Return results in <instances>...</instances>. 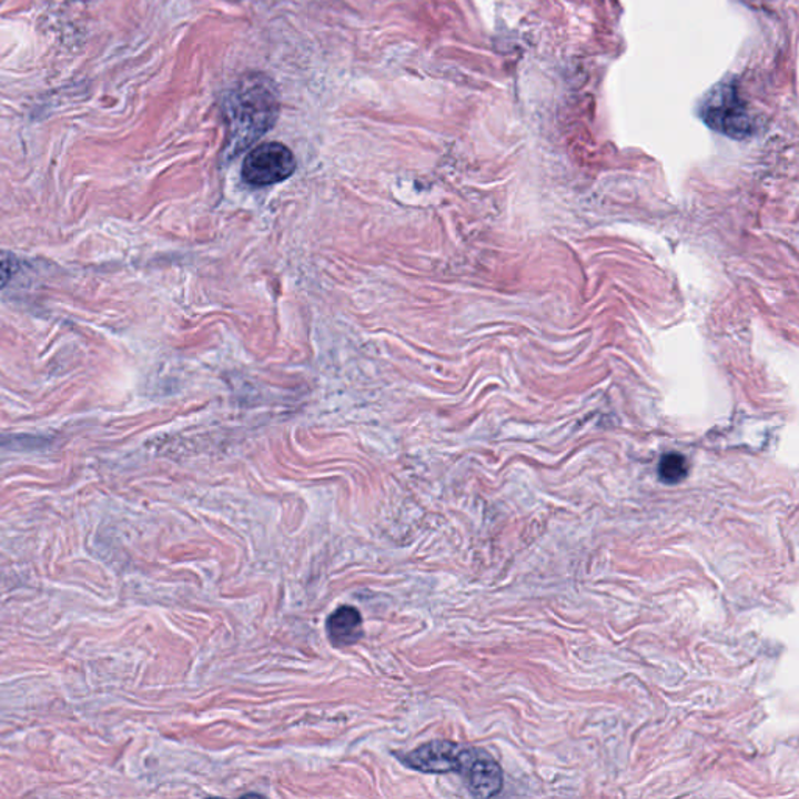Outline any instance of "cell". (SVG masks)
<instances>
[{
    "label": "cell",
    "mask_w": 799,
    "mask_h": 799,
    "mask_svg": "<svg viewBox=\"0 0 799 799\" xmlns=\"http://www.w3.org/2000/svg\"><path fill=\"white\" fill-rule=\"evenodd\" d=\"M294 153L280 142H266L250 150L242 164V179L252 186L264 188L284 182L294 174Z\"/></svg>",
    "instance_id": "cell-3"
},
{
    "label": "cell",
    "mask_w": 799,
    "mask_h": 799,
    "mask_svg": "<svg viewBox=\"0 0 799 799\" xmlns=\"http://www.w3.org/2000/svg\"><path fill=\"white\" fill-rule=\"evenodd\" d=\"M466 747L448 740H433L422 745L403 758L406 767L421 773H459L468 755Z\"/></svg>",
    "instance_id": "cell-4"
},
{
    "label": "cell",
    "mask_w": 799,
    "mask_h": 799,
    "mask_svg": "<svg viewBox=\"0 0 799 799\" xmlns=\"http://www.w3.org/2000/svg\"><path fill=\"white\" fill-rule=\"evenodd\" d=\"M702 121L732 140H745L752 133V122L736 84L724 82L714 87L699 107Z\"/></svg>",
    "instance_id": "cell-2"
},
{
    "label": "cell",
    "mask_w": 799,
    "mask_h": 799,
    "mask_svg": "<svg viewBox=\"0 0 799 799\" xmlns=\"http://www.w3.org/2000/svg\"><path fill=\"white\" fill-rule=\"evenodd\" d=\"M459 775L466 781L472 797L490 798L503 789L502 768L497 760L483 749H468L466 762L461 768Z\"/></svg>",
    "instance_id": "cell-5"
},
{
    "label": "cell",
    "mask_w": 799,
    "mask_h": 799,
    "mask_svg": "<svg viewBox=\"0 0 799 799\" xmlns=\"http://www.w3.org/2000/svg\"><path fill=\"white\" fill-rule=\"evenodd\" d=\"M279 114V94L271 80L263 75L241 79L224 102L229 155L233 159L259 141L274 127Z\"/></svg>",
    "instance_id": "cell-1"
},
{
    "label": "cell",
    "mask_w": 799,
    "mask_h": 799,
    "mask_svg": "<svg viewBox=\"0 0 799 799\" xmlns=\"http://www.w3.org/2000/svg\"><path fill=\"white\" fill-rule=\"evenodd\" d=\"M658 475L664 484H679L689 475V463L681 453H666L659 461Z\"/></svg>",
    "instance_id": "cell-7"
},
{
    "label": "cell",
    "mask_w": 799,
    "mask_h": 799,
    "mask_svg": "<svg viewBox=\"0 0 799 799\" xmlns=\"http://www.w3.org/2000/svg\"><path fill=\"white\" fill-rule=\"evenodd\" d=\"M363 617L353 606H341L326 618V633L334 647H348L363 637Z\"/></svg>",
    "instance_id": "cell-6"
},
{
    "label": "cell",
    "mask_w": 799,
    "mask_h": 799,
    "mask_svg": "<svg viewBox=\"0 0 799 799\" xmlns=\"http://www.w3.org/2000/svg\"><path fill=\"white\" fill-rule=\"evenodd\" d=\"M19 271V260L10 252H0V291L11 282Z\"/></svg>",
    "instance_id": "cell-8"
}]
</instances>
